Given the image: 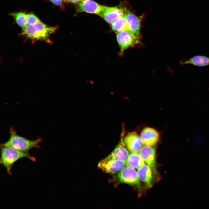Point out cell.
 I'll use <instances>...</instances> for the list:
<instances>
[{
	"mask_svg": "<svg viewBox=\"0 0 209 209\" xmlns=\"http://www.w3.org/2000/svg\"><path fill=\"white\" fill-rule=\"evenodd\" d=\"M40 21L39 19L33 14L30 13L27 14V25H33Z\"/></svg>",
	"mask_w": 209,
	"mask_h": 209,
	"instance_id": "d6986e66",
	"label": "cell"
},
{
	"mask_svg": "<svg viewBox=\"0 0 209 209\" xmlns=\"http://www.w3.org/2000/svg\"><path fill=\"white\" fill-rule=\"evenodd\" d=\"M125 14L118 17L111 24V28L114 31L117 33L127 28Z\"/></svg>",
	"mask_w": 209,
	"mask_h": 209,
	"instance_id": "e0dca14e",
	"label": "cell"
},
{
	"mask_svg": "<svg viewBox=\"0 0 209 209\" xmlns=\"http://www.w3.org/2000/svg\"><path fill=\"white\" fill-rule=\"evenodd\" d=\"M139 152L144 161L156 174L157 172L155 149L152 146L145 145L142 147Z\"/></svg>",
	"mask_w": 209,
	"mask_h": 209,
	"instance_id": "9c48e42d",
	"label": "cell"
},
{
	"mask_svg": "<svg viewBox=\"0 0 209 209\" xmlns=\"http://www.w3.org/2000/svg\"><path fill=\"white\" fill-rule=\"evenodd\" d=\"M105 6L92 0H84L77 3L76 9L77 12H84L100 16Z\"/></svg>",
	"mask_w": 209,
	"mask_h": 209,
	"instance_id": "8992f818",
	"label": "cell"
},
{
	"mask_svg": "<svg viewBox=\"0 0 209 209\" xmlns=\"http://www.w3.org/2000/svg\"><path fill=\"white\" fill-rule=\"evenodd\" d=\"M125 15L127 21V28L140 38V19L134 14L127 10Z\"/></svg>",
	"mask_w": 209,
	"mask_h": 209,
	"instance_id": "4fadbf2b",
	"label": "cell"
},
{
	"mask_svg": "<svg viewBox=\"0 0 209 209\" xmlns=\"http://www.w3.org/2000/svg\"><path fill=\"white\" fill-rule=\"evenodd\" d=\"M152 171L148 165L145 164L138 169L137 172L139 180L149 188L152 186L153 179Z\"/></svg>",
	"mask_w": 209,
	"mask_h": 209,
	"instance_id": "5bb4252c",
	"label": "cell"
},
{
	"mask_svg": "<svg viewBox=\"0 0 209 209\" xmlns=\"http://www.w3.org/2000/svg\"><path fill=\"white\" fill-rule=\"evenodd\" d=\"M116 37L122 55L129 47L139 43L140 38L138 37L128 28L118 32Z\"/></svg>",
	"mask_w": 209,
	"mask_h": 209,
	"instance_id": "277c9868",
	"label": "cell"
},
{
	"mask_svg": "<svg viewBox=\"0 0 209 209\" xmlns=\"http://www.w3.org/2000/svg\"><path fill=\"white\" fill-rule=\"evenodd\" d=\"M124 141L127 149L131 152H139L143 145L140 136L135 132L128 133L124 138Z\"/></svg>",
	"mask_w": 209,
	"mask_h": 209,
	"instance_id": "ba28073f",
	"label": "cell"
},
{
	"mask_svg": "<svg viewBox=\"0 0 209 209\" xmlns=\"http://www.w3.org/2000/svg\"><path fill=\"white\" fill-rule=\"evenodd\" d=\"M57 28L56 26H48L40 21L33 25H27L22 28L21 34L31 40L49 42L51 35Z\"/></svg>",
	"mask_w": 209,
	"mask_h": 209,
	"instance_id": "6da1fadb",
	"label": "cell"
},
{
	"mask_svg": "<svg viewBox=\"0 0 209 209\" xmlns=\"http://www.w3.org/2000/svg\"><path fill=\"white\" fill-rule=\"evenodd\" d=\"M126 164L127 166L138 169L145 164V162L138 152H132L129 155Z\"/></svg>",
	"mask_w": 209,
	"mask_h": 209,
	"instance_id": "9a60e30c",
	"label": "cell"
},
{
	"mask_svg": "<svg viewBox=\"0 0 209 209\" xmlns=\"http://www.w3.org/2000/svg\"><path fill=\"white\" fill-rule=\"evenodd\" d=\"M18 25L23 28L27 25V14L23 12H13L10 14Z\"/></svg>",
	"mask_w": 209,
	"mask_h": 209,
	"instance_id": "ac0fdd59",
	"label": "cell"
},
{
	"mask_svg": "<svg viewBox=\"0 0 209 209\" xmlns=\"http://www.w3.org/2000/svg\"><path fill=\"white\" fill-rule=\"evenodd\" d=\"M0 163L6 168L7 173L11 175V170L14 163L19 160L26 158L35 162L36 158L29 154L28 152L19 151L13 147L1 146Z\"/></svg>",
	"mask_w": 209,
	"mask_h": 209,
	"instance_id": "7a4b0ae2",
	"label": "cell"
},
{
	"mask_svg": "<svg viewBox=\"0 0 209 209\" xmlns=\"http://www.w3.org/2000/svg\"><path fill=\"white\" fill-rule=\"evenodd\" d=\"M127 166L126 162L107 157L100 161L98 165L104 172L112 174L121 171Z\"/></svg>",
	"mask_w": 209,
	"mask_h": 209,
	"instance_id": "5b68a950",
	"label": "cell"
},
{
	"mask_svg": "<svg viewBox=\"0 0 209 209\" xmlns=\"http://www.w3.org/2000/svg\"><path fill=\"white\" fill-rule=\"evenodd\" d=\"M10 137L5 143L1 144L0 146H7L13 147L19 151L28 152L34 148H39V144L42 141L40 138L31 140L17 134L13 128H10Z\"/></svg>",
	"mask_w": 209,
	"mask_h": 209,
	"instance_id": "3957f363",
	"label": "cell"
},
{
	"mask_svg": "<svg viewBox=\"0 0 209 209\" xmlns=\"http://www.w3.org/2000/svg\"><path fill=\"white\" fill-rule=\"evenodd\" d=\"M181 63L182 64H190L199 66H205L209 65V57L203 55H196Z\"/></svg>",
	"mask_w": 209,
	"mask_h": 209,
	"instance_id": "2e32d148",
	"label": "cell"
},
{
	"mask_svg": "<svg viewBox=\"0 0 209 209\" xmlns=\"http://www.w3.org/2000/svg\"><path fill=\"white\" fill-rule=\"evenodd\" d=\"M50 1L53 3V4L57 5H62L63 0H49Z\"/></svg>",
	"mask_w": 209,
	"mask_h": 209,
	"instance_id": "ffe728a7",
	"label": "cell"
},
{
	"mask_svg": "<svg viewBox=\"0 0 209 209\" xmlns=\"http://www.w3.org/2000/svg\"><path fill=\"white\" fill-rule=\"evenodd\" d=\"M124 130H123L118 144L107 157L126 162L129 154L124 143Z\"/></svg>",
	"mask_w": 209,
	"mask_h": 209,
	"instance_id": "30bf717a",
	"label": "cell"
},
{
	"mask_svg": "<svg viewBox=\"0 0 209 209\" xmlns=\"http://www.w3.org/2000/svg\"><path fill=\"white\" fill-rule=\"evenodd\" d=\"M118 176L122 183L138 186L140 184L137 172L131 167L127 166L119 173Z\"/></svg>",
	"mask_w": 209,
	"mask_h": 209,
	"instance_id": "52a82bcc",
	"label": "cell"
},
{
	"mask_svg": "<svg viewBox=\"0 0 209 209\" xmlns=\"http://www.w3.org/2000/svg\"><path fill=\"white\" fill-rule=\"evenodd\" d=\"M64 1L74 3H78L84 0H63Z\"/></svg>",
	"mask_w": 209,
	"mask_h": 209,
	"instance_id": "44dd1931",
	"label": "cell"
},
{
	"mask_svg": "<svg viewBox=\"0 0 209 209\" xmlns=\"http://www.w3.org/2000/svg\"><path fill=\"white\" fill-rule=\"evenodd\" d=\"M126 11L120 7L105 6L100 16L108 23L111 24L118 17L125 14Z\"/></svg>",
	"mask_w": 209,
	"mask_h": 209,
	"instance_id": "8fae6325",
	"label": "cell"
},
{
	"mask_svg": "<svg viewBox=\"0 0 209 209\" xmlns=\"http://www.w3.org/2000/svg\"><path fill=\"white\" fill-rule=\"evenodd\" d=\"M141 140L145 145L152 146L157 142L159 134L154 129L147 127L144 128L140 134Z\"/></svg>",
	"mask_w": 209,
	"mask_h": 209,
	"instance_id": "7c38bea8",
	"label": "cell"
}]
</instances>
